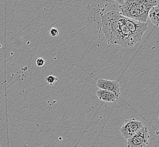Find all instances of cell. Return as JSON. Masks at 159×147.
Returning <instances> with one entry per match:
<instances>
[{
    "label": "cell",
    "instance_id": "obj_1",
    "mask_svg": "<svg viewBox=\"0 0 159 147\" xmlns=\"http://www.w3.org/2000/svg\"><path fill=\"white\" fill-rule=\"evenodd\" d=\"M119 12L112 10L102 14V31L108 44H115L123 48L134 45L132 34L120 20Z\"/></svg>",
    "mask_w": 159,
    "mask_h": 147
},
{
    "label": "cell",
    "instance_id": "obj_2",
    "mask_svg": "<svg viewBox=\"0 0 159 147\" xmlns=\"http://www.w3.org/2000/svg\"><path fill=\"white\" fill-rule=\"evenodd\" d=\"M157 0H125L119 7L120 14L126 18L147 23L150 10L157 6Z\"/></svg>",
    "mask_w": 159,
    "mask_h": 147
},
{
    "label": "cell",
    "instance_id": "obj_3",
    "mask_svg": "<svg viewBox=\"0 0 159 147\" xmlns=\"http://www.w3.org/2000/svg\"><path fill=\"white\" fill-rule=\"evenodd\" d=\"M120 18L122 23L128 28L132 34L135 45L139 42L142 40L144 32L147 31L148 28L147 23H142L133 19L126 18L121 14Z\"/></svg>",
    "mask_w": 159,
    "mask_h": 147
},
{
    "label": "cell",
    "instance_id": "obj_4",
    "mask_svg": "<svg viewBox=\"0 0 159 147\" xmlns=\"http://www.w3.org/2000/svg\"><path fill=\"white\" fill-rule=\"evenodd\" d=\"M150 134L147 127L143 126L127 139V147H146L148 144Z\"/></svg>",
    "mask_w": 159,
    "mask_h": 147
},
{
    "label": "cell",
    "instance_id": "obj_5",
    "mask_svg": "<svg viewBox=\"0 0 159 147\" xmlns=\"http://www.w3.org/2000/svg\"><path fill=\"white\" fill-rule=\"evenodd\" d=\"M143 126V123L141 121L135 118H131L125 121L122 127L120 129V131L124 138L128 139Z\"/></svg>",
    "mask_w": 159,
    "mask_h": 147
},
{
    "label": "cell",
    "instance_id": "obj_6",
    "mask_svg": "<svg viewBox=\"0 0 159 147\" xmlns=\"http://www.w3.org/2000/svg\"><path fill=\"white\" fill-rule=\"evenodd\" d=\"M96 86L99 89L114 92L119 96L120 95V85L119 82L116 80L99 79L97 80Z\"/></svg>",
    "mask_w": 159,
    "mask_h": 147
},
{
    "label": "cell",
    "instance_id": "obj_7",
    "mask_svg": "<svg viewBox=\"0 0 159 147\" xmlns=\"http://www.w3.org/2000/svg\"><path fill=\"white\" fill-rule=\"evenodd\" d=\"M96 95L101 101L106 102H115L119 98V96L114 92L104 89H98Z\"/></svg>",
    "mask_w": 159,
    "mask_h": 147
},
{
    "label": "cell",
    "instance_id": "obj_8",
    "mask_svg": "<svg viewBox=\"0 0 159 147\" xmlns=\"http://www.w3.org/2000/svg\"><path fill=\"white\" fill-rule=\"evenodd\" d=\"M159 5L153 6L148 12V18H149L153 25L159 26Z\"/></svg>",
    "mask_w": 159,
    "mask_h": 147
},
{
    "label": "cell",
    "instance_id": "obj_9",
    "mask_svg": "<svg viewBox=\"0 0 159 147\" xmlns=\"http://www.w3.org/2000/svg\"><path fill=\"white\" fill-rule=\"evenodd\" d=\"M57 80H58V78L52 75H50L46 77V82L51 86L54 85L57 82Z\"/></svg>",
    "mask_w": 159,
    "mask_h": 147
},
{
    "label": "cell",
    "instance_id": "obj_10",
    "mask_svg": "<svg viewBox=\"0 0 159 147\" xmlns=\"http://www.w3.org/2000/svg\"><path fill=\"white\" fill-rule=\"evenodd\" d=\"M50 35L52 37L57 36L59 35L58 30L56 28L52 27L50 30Z\"/></svg>",
    "mask_w": 159,
    "mask_h": 147
},
{
    "label": "cell",
    "instance_id": "obj_11",
    "mask_svg": "<svg viewBox=\"0 0 159 147\" xmlns=\"http://www.w3.org/2000/svg\"><path fill=\"white\" fill-rule=\"evenodd\" d=\"M36 64L39 67H43V66L45 64V61L42 58H39L36 60Z\"/></svg>",
    "mask_w": 159,
    "mask_h": 147
},
{
    "label": "cell",
    "instance_id": "obj_12",
    "mask_svg": "<svg viewBox=\"0 0 159 147\" xmlns=\"http://www.w3.org/2000/svg\"><path fill=\"white\" fill-rule=\"evenodd\" d=\"M107 1L112 2V3H116L118 5H121L123 3H124V2L125 1V0H107Z\"/></svg>",
    "mask_w": 159,
    "mask_h": 147
}]
</instances>
